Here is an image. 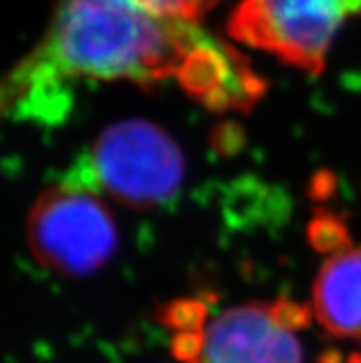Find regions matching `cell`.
<instances>
[{"instance_id": "3957f363", "label": "cell", "mask_w": 361, "mask_h": 363, "mask_svg": "<svg viewBox=\"0 0 361 363\" xmlns=\"http://www.w3.org/2000/svg\"><path fill=\"white\" fill-rule=\"evenodd\" d=\"M183 179L184 159L174 138L146 120H123L94 140L63 183L148 208L170 201Z\"/></svg>"}, {"instance_id": "277c9868", "label": "cell", "mask_w": 361, "mask_h": 363, "mask_svg": "<svg viewBox=\"0 0 361 363\" xmlns=\"http://www.w3.org/2000/svg\"><path fill=\"white\" fill-rule=\"evenodd\" d=\"M28 242L45 267L65 277H85L115 255L118 230L96 194L63 183L35 199L28 218Z\"/></svg>"}, {"instance_id": "8992f818", "label": "cell", "mask_w": 361, "mask_h": 363, "mask_svg": "<svg viewBox=\"0 0 361 363\" xmlns=\"http://www.w3.org/2000/svg\"><path fill=\"white\" fill-rule=\"evenodd\" d=\"M317 321L338 337H361V247L341 249L321 267L313 286Z\"/></svg>"}, {"instance_id": "5b68a950", "label": "cell", "mask_w": 361, "mask_h": 363, "mask_svg": "<svg viewBox=\"0 0 361 363\" xmlns=\"http://www.w3.org/2000/svg\"><path fill=\"white\" fill-rule=\"evenodd\" d=\"M361 15V0H242L229 18L233 39L304 72H323L341 24Z\"/></svg>"}, {"instance_id": "52a82bcc", "label": "cell", "mask_w": 361, "mask_h": 363, "mask_svg": "<svg viewBox=\"0 0 361 363\" xmlns=\"http://www.w3.org/2000/svg\"><path fill=\"white\" fill-rule=\"evenodd\" d=\"M188 4L192 6V9L196 11V15L199 17L201 13H205L206 9H211L212 6H216L220 0H187Z\"/></svg>"}, {"instance_id": "7a4b0ae2", "label": "cell", "mask_w": 361, "mask_h": 363, "mask_svg": "<svg viewBox=\"0 0 361 363\" xmlns=\"http://www.w3.org/2000/svg\"><path fill=\"white\" fill-rule=\"evenodd\" d=\"M308 318L306 306L274 301L234 306L203 325L205 308L187 303L170 310L168 323L184 363H302L297 330Z\"/></svg>"}, {"instance_id": "6da1fadb", "label": "cell", "mask_w": 361, "mask_h": 363, "mask_svg": "<svg viewBox=\"0 0 361 363\" xmlns=\"http://www.w3.org/2000/svg\"><path fill=\"white\" fill-rule=\"evenodd\" d=\"M72 79H175L211 109H247L264 92L242 55L196 21L129 0H60L43 41L6 79L2 109L13 118L60 120Z\"/></svg>"}, {"instance_id": "ba28073f", "label": "cell", "mask_w": 361, "mask_h": 363, "mask_svg": "<svg viewBox=\"0 0 361 363\" xmlns=\"http://www.w3.org/2000/svg\"><path fill=\"white\" fill-rule=\"evenodd\" d=\"M360 363H361V359H360Z\"/></svg>"}]
</instances>
